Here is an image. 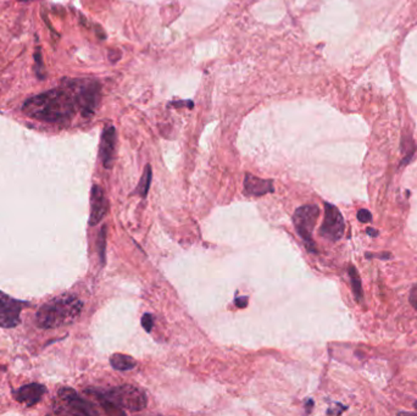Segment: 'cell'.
<instances>
[{"label":"cell","instance_id":"7402d4cb","mask_svg":"<svg viewBox=\"0 0 417 416\" xmlns=\"http://www.w3.org/2000/svg\"><path fill=\"white\" fill-rule=\"evenodd\" d=\"M236 305L240 309H243V308L247 307L248 305V298L247 297H240V298H236Z\"/></svg>","mask_w":417,"mask_h":416},{"label":"cell","instance_id":"5bb4252c","mask_svg":"<svg viewBox=\"0 0 417 416\" xmlns=\"http://www.w3.org/2000/svg\"><path fill=\"white\" fill-rule=\"evenodd\" d=\"M152 166L147 165L145 168H144L143 176H142L140 182H139L138 188L135 191L140 197H147L149 188H150V183H152Z\"/></svg>","mask_w":417,"mask_h":416},{"label":"cell","instance_id":"7c38bea8","mask_svg":"<svg viewBox=\"0 0 417 416\" xmlns=\"http://www.w3.org/2000/svg\"><path fill=\"white\" fill-rule=\"evenodd\" d=\"M46 393V387L38 383H30L21 387L16 393V400L20 403H24L27 407H32L34 404L38 403L43 395Z\"/></svg>","mask_w":417,"mask_h":416},{"label":"cell","instance_id":"3957f363","mask_svg":"<svg viewBox=\"0 0 417 416\" xmlns=\"http://www.w3.org/2000/svg\"><path fill=\"white\" fill-rule=\"evenodd\" d=\"M63 87L70 92L76 103L77 110H80L83 118H91L96 113L101 99L99 82L86 78H73L63 81Z\"/></svg>","mask_w":417,"mask_h":416},{"label":"cell","instance_id":"ba28073f","mask_svg":"<svg viewBox=\"0 0 417 416\" xmlns=\"http://www.w3.org/2000/svg\"><path fill=\"white\" fill-rule=\"evenodd\" d=\"M60 400H63V404L68 409V412L72 414H81V415H96L97 412L93 409L92 405L82 400L80 395L71 388H63L59 391Z\"/></svg>","mask_w":417,"mask_h":416},{"label":"cell","instance_id":"4fadbf2b","mask_svg":"<svg viewBox=\"0 0 417 416\" xmlns=\"http://www.w3.org/2000/svg\"><path fill=\"white\" fill-rule=\"evenodd\" d=\"M110 364L115 370L127 371L132 370L137 362L133 357L126 355V354H114L113 357H110Z\"/></svg>","mask_w":417,"mask_h":416},{"label":"cell","instance_id":"603a6c76","mask_svg":"<svg viewBox=\"0 0 417 416\" xmlns=\"http://www.w3.org/2000/svg\"><path fill=\"white\" fill-rule=\"evenodd\" d=\"M367 233H369L370 235H372V237H377V235H379V232L376 231V230H374V228H370V227L367 228Z\"/></svg>","mask_w":417,"mask_h":416},{"label":"cell","instance_id":"2e32d148","mask_svg":"<svg viewBox=\"0 0 417 416\" xmlns=\"http://www.w3.org/2000/svg\"><path fill=\"white\" fill-rule=\"evenodd\" d=\"M350 282H351V288L354 292L355 297L358 300H361L364 298L363 287H361V281H360V276H359L358 271L354 266L349 268Z\"/></svg>","mask_w":417,"mask_h":416},{"label":"cell","instance_id":"30bf717a","mask_svg":"<svg viewBox=\"0 0 417 416\" xmlns=\"http://www.w3.org/2000/svg\"><path fill=\"white\" fill-rule=\"evenodd\" d=\"M109 209V204L106 201L104 191L99 186H93L92 194H91V218L89 223L96 226L101 223V220L105 218L106 213Z\"/></svg>","mask_w":417,"mask_h":416},{"label":"cell","instance_id":"e0dca14e","mask_svg":"<svg viewBox=\"0 0 417 416\" xmlns=\"http://www.w3.org/2000/svg\"><path fill=\"white\" fill-rule=\"evenodd\" d=\"M105 244H106V226L101 228L98 238V250H99V257L103 264L105 263Z\"/></svg>","mask_w":417,"mask_h":416},{"label":"cell","instance_id":"5b68a950","mask_svg":"<svg viewBox=\"0 0 417 416\" xmlns=\"http://www.w3.org/2000/svg\"><path fill=\"white\" fill-rule=\"evenodd\" d=\"M320 216V209L316 206H303L298 208L293 215V221L297 231L303 238L310 250H315V243L312 240V231L316 226L317 219Z\"/></svg>","mask_w":417,"mask_h":416},{"label":"cell","instance_id":"9a60e30c","mask_svg":"<svg viewBox=\"0 0 417 416\" xmlns=\"http://www.w3.org/2000/svg\"><path fill=\"white\" fill-rule=\"evenodd\" d=\"M401 151L404 153V159L401 161V165H406L411 160L413 154H415V151H416V146H415L413 139L409 136L403 137V139H401Z\"/></svg>","mask_w":417,"mask_h":416},{"label":"cell","instance_id":"6da1fadb","mask_svg":"<svg viewBox=\"0 0 417 416\" xmlns=\"http://www.w3.org/2000/svg\"><path fill=\"white\" fill-rule=\"evenodd\" d=\"M76 110V103L65 87L37 94L26 101L22 106V111L27 116L53 123L70 121Z\"/></svg>","mask_w":417,"mask_h":416},{"label":"cell","instance_id":"d6986e66","mask_svg":"<svg viewBox=\"0 0 417 416\" xmlns=\"http://www.w3.org/2000/svg\"><path fill=\"white\" fill-rule=\"evenodd\" d=\"M153 325H154V319L150 314H144L143 319H142V326L147 333L152 331Z\"/></svg>","mask_w":417,"mask_h":416},{"label":"cell","instance_id":"8992f818","mask_svg":"<svg viewBox=\"0 0 417 416\" xmlns=\"http://www.w3.org/2000/svg\"><path fill=\"white\" fill-rule=\"evenodd\" d=\"M346 231V221L337 206L324 203V219L321 225L320 235L326 240L337 242Z\"/></svg>","mask_w":417,"mask_h":416},{"label":"cell","instance_id":"277c9868","mask_svg":"<svg viewBox=\"0 0 417 416\" xmlns=\"http://www.w3.org/2000/svg\"><path fill=\"white\" fill-rule=\"evenodd\" d=\"M101 400H108L118 408L131 412H140L147 407V398L143 392L130 385L115 387L101 395Z\"/></svg>","mask_w":417,"mask_h":416},{"label":"cell","instance_id":"7a4b0ae2","mask_svg":"<svg viewBox=\"0 0 417 416\" xmlns=\"http://www.w3.org/2000/svg\"><path fill=\"white\" fill-rule=\"evenodd\" d=\"M83 303L75 295H63L44 304L37 313V324L42 328L70 325L81 315Z\"/></svg>","mask_w":417,"mask_h":416},{"label":"cell","instance_id":"9c48e42d","mask_svg":"<svg viewBox=\"0 0 417 416\" xmlns=\"http://www.w3.org/2000/svg\"><path fill=\"white\" fill-rule=\"evenodd\" d=\"M116 153V130L114 126H106L101 139V159L105 168H113Z\"/></svg>","mask_w":417,"mask_h":416},{"label":"cell","instance_id":"ffe728a7","mask_svg":"<svg viewBox=\"0 0 417 416\" xmlns=\"http://www.w3.org/2000/svg\"><path fill=\"white\" fill-rule=\"evenodd\" d=\"M358 219L360 223H370L371 220H372V215L366 209H361V210L358 211Z\"/></svg>","mask_w":417,"mask_h":416},{"label":"cell","instance_id":"8fae6325","mask_svg":"<svg viewBox=\"0 0 417 416\" xmlns=\"http://www.w3.org/2000/svg\"><path fill=\"white\" fill-rule=\"evenodd\" d=\"M244 189L245 193L249 196H255V197H262L274 191L272 181L254 176L252 173L245 175Z\"/></svg>","mask_w":417,"mask_h":416},{"label":"cell","instance_id":"ac0fdd59","mask_svg":"<svg viewBox=\"0 0 417 416\" xmlns=\"http://www.w3.org/2000/svg\"><path fill=\"white\" fill-rule=\"evenodd\" d=\"M34 59H36V72H37V77L43 80L46 77V72H44V65H43L42 51H41L39 46L36 48Z\"/></svg>","mask_w":417,"mask_h":416},{"label":"cell","instance_id":"52a82bcc","mask_svg":"<svg viewBox=\"0 0 417 416\" xmlns=\"http://www.w3.org/2000/svg\"><path fill=\"white\" fill-rule=\"evenodd\" d=\"M24 303L11 298L0 290V328H11L20 324Z\"/></svg>","mask_w":417,"mask_h":416},{"label":"cell","instance_id":"44dd1931","mask_svg":"<svg viewBox=\"0 0 417 416\" xmlns=\"http://www.w3.org/2000/svg\"><path fill=\"white\" fill-rule=\"evenodd\" d=\"M409 302L413 305V309L417 310V283L410 290Z\"/></svg>","mask_w":417,"mask_h":416}]
</instances>
